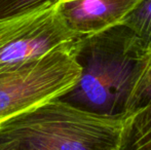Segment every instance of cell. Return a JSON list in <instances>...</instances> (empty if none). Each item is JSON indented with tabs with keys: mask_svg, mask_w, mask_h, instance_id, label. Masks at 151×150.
<instances>
[{
	"mask_svg": "<svg viewBox=\"0 0 151 150\" xmlns=\"http://www.w3.org/2000/svg\"><path fill=\"white\" fill-rule=\"evenodd\" d=\"M73 54L80 76L58 100L86 112L123 118L150 74V52L122 24L79 37Z\"/></svg>",
	"mask_w": 151,
	"mask_h": 150,
	"instance_id": "obj_1",
	"label": "cell"
},
{
	"mask_svg": "<svg viewBox=\"0 0 151 150\" xmlns=\"http://www.w3.org/2000/svg\"><path fill=\"white\" fill-rule=\"evenodd\" d=\"M121 123L56 99L0 123V150H116Z\"/></svg>",
	"mask_w": 151,
	"mask_h": 150,
	"instance_id": "obj_2",
	"label": "cell"
},
{
	"mask_svg": "<svg viewBox=\"0 0 151 150\" xmlns=\"http://www.w3.org/2000/svg\"><path fill=\"white\" fill-rule=\"evenodd\" d=\"M74 41L0 71V123L59 99L75 85L80 67L74 58Z\"/></svg>",
	"mask_w": 151,
	"mask_h": 150,
	"instance_id": "obj_3",
	"label": "cell"
},
{
	"mask_svg": "<svg viewBox=\"0 0 151 150\" xmlns=\"http://www.w3.org/2000/svg\"><path fill=\"white\" fill-rule=\"evenodd\" d=\"M77 38L62 22L56 4L0 20V71L38 59Z\"/></svg>",
	"mask_w": 151,
	"mask_h": 150,
	"instance_id": "obj_4",
	"label": "cell"
},
{
	"mask_svg": "<svg viewBox=\"0 0 151 150\" xmlns=\"http://www.w3.org/2000/svg\"><path fill=\"white\" fill-rule=\"evenodd\" d=\"M141 0H60L56 9L77 37L102 32L120 24Z\"/></svg>",
	"mask_w": 151,
	"mask_h": 150,
	"instance_id": "obj_5",
	"label": "cell"
},
{
	"mask_svg": "<svg viewBox=\"0 0 151 150\" xmlns=\"http://www.w3.org/2000/svg\"><path fill=\"white\" fill-rule=\"evenodd\" d=\"M116 150H151V70L131 111L122 118Z\"/></svg>",
	"mask_w": 151,
	"mask_h": 150,
	"instance_id": "obj_6",
	"label": "cell"
},
{
	"mask_svg": "<svg viewBox=\"0 0 151 150\" xmlns=\"http://www.w3.org/2000/svg\"><path fill=\"white\" fill-rule=\"evenodd\" d=\"M146 50H151V0H141L121 21Z\"/></svg>",
	"mask_w": 151,
	"mask_h": 150,
	"instance_id": "obj_7",
	"label": "cell"
},
{
	"mask_svg": "<svg viewBox=\"0 0 151 150\" xmlns=\"http://www.w3.org/2000/svg\"><path fill=\"white\" fill-rule=\"evenodd\" d=\"M60 0H0V20L14 18L55 5Z\"/></svg>",
	"mask_w": 151,
	"mask_h": 150,
	"instance_id": "obj_8",
	"label": "cell"
},
{
	"mask_svg": "<svg viewBox=\"0 0 151 150\" xmlns=\"http://www.w3.org/2000/svg\"><path fill=\"white\" fill-rule=\"evenodd\" d=\"M150 70H151V50H150Z\"/></svg>",
	"mask_w": 151,
	"mask_h": 150,
	"instance_id": "obj_9",
	"label": "cell"
}]
</instances>
